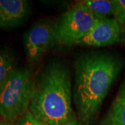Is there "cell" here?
<instances>
[{"label": "cell", "mask_w": 125, "mask_h": 125, "mask_svg": "<svg viewBox=\"0 0 125 125\" xmlns=\"http://www.w3.org/2000/svg\"><path fill=\"white\" fill-rule=\"evenodd\" d=\"M123 65L121 58L106 52H90L76 59L73 98L83 125H88L97 115Z\"/></svg>", "instance_id": "obj_1"}, {"label": "cell", "mask_w": 125, "mask_h": 125, "mask_svg": "<svg viewBox=\"0 0 125 125\" xmlns=\"http://www.w3.org/2000/svg\"><path fill=\"white\" fill-rule=\"evenodd\" d=\"M29 109L43 125H65L75 120L70 72L61 62H50L38 76Z\"/></svg>", "instance_id": "obj_2"}, {"label": "cell", "mask_w": 125, "mask_h": 125, "mask_svg": "<svg viewBox=\"0 0 125 125\" xmlns=\"http://www.w3.org/2000/svg\"><path fill=\"white\" fill-rule=\"evenodd\" d=\"M31 72L16 69L0 88V116L4 120L20 118L27 113L35 88Z\"/></svg>", "instance_id": "obj_3"}, {"label": "cell", "mask_w": 125, "mask_h": 125, "mask_svg": "<svg viewBox=\"0 0 125 125\" xmlns=\"http://www.w3.org/2000/svg\"><path fill=\"white\" fill-rule=\"evenodd\" d=\"M81 2L77 3L54 24L53 44L72 46L86 36L99 21Z\"/></svg>", "instance_id": "obj_4"}, {"label": "cell", "mask_w": 125, "mask_h": 125, "mask_svg": "<svg viewBox=\"0 0 125 125\" xmlns=\"http://www.w3.org/2000/svg\"><path fill=\"white\" fill-rule=\"evenodd\" d=\"M54 23L49 20L35 22L24 33L23 44L27 60L31 63L39 61L53 43Z\"/></svg>", "instance_id": "obj_5"}, {"label": "cell", "mask_w": 125, "mask_h": 125, "mask_svg": "<svg viewBox=\"0 0 125 125\" xmlns=\"http://www.w3.org/2000/svg\"><path fill=\"white\" fill-rule=\"evenodd\" d=\"M123 24L116 19L99 20L92 31L77 45L92 47H104L118 43L122 40Z\"/></svg>", "instance_id": "obj_6"}, {"label": "cell", "mask_w": 125, "mask_h": 125, "mask_svg": "<svg viewBox=\"0 0 125 125\" xmlns=\"http://www.w3.org/2000/svg\"><path fill=\"white\" fill-rule=\"evenodd\" d=\"M31 7L25 0H0V28L20 26L30 14Z\"/></svg>", "instance_id": "obj_7"}, {"label": "cell", "mask_w": 125, "mask_h": 125, "mask_svg": "<svg viewBox=\"0 0 125 125\" xmlns=\"http://www.w3.org/2000/svg\"><path fill=\"white\" fill-rule=\"evenodd\" d=\"M99 125H125V79L106 115Z\"/></svg>", "instance_id": "obj_8"}, {"label": "cell", "mask_w": 125, "mask_h": 125, "mask_svg": "<svg viewBox=\"0 0 125 125\" xmlns=\"http://www.w3.org/2000/svg\"><path fill=\"white\" fill-rule=\"evenodd\" d=\"M81 2L99 20L108 18L115 14L112 0H85Z\"/></svg>", "instance_id": "obj_9"}, {"label": "cell", "mask_w": 125, "mask_h": 125, "mask_svg": "<svg viewBox=\"0 0 125 125\" xmlns=\"http://www.w3.org/2000/svg\"><path fill=\"white\" fill-rule=\"evenodd\" d=\"M15 57L10 49H0V88L16 70Z\"/></svg>", "instance_id": "obj_10"}, {"label": "cell", "mask_w": 125, "mask_h": 125, "mask_svg": "<svg viewBox=\"0 0 125 125\" xmlns=\"http://www.w3.org/2000/svg\"><path fill=\"white\" fill-rule=\"evenodd\" d=\"M115 9V17L120 22L125 24V0H112Z\"/></svg>", "instance_id": "obj_11"}, {"label": "cell", "mask_w": 125, "mask_h": 125, "mask_svg": "<svg viewBox=\"0 0 125 125\" xmlns=\"http://www.w3.org/2000/svg\"><path fill=\"white\" fill-rule=\"evenodd\" d=\"M16 125H42L36 120L29 111H27L22 117H21Z\"/></svg>", "instance_id": "obj_12"}, {"label": "cell", "mask_w": 125, "mask_h": 125, "mask_svg": "<svg viewBox=\"0 0 125 125\" xmlns=\"http://www.w3.org/2000/svg\"><path fill=\"white\" fill-rule=\"evenodd\" d=\"M0 125H14V124L10 121H0Z\"/></svg>", "instance_id": "obj_13"}, {"label": "cell", "mask_w": 125, "mask_h": 125, "mask_svg": "<svg viewBox=\"0 0 125 125\" xmlns=\"http://www.w3.org/2000/svg\"><path fill=\"white\" fill-rule=\"evenodd\" d=\"M65 125H76V120H73L72 122H70V123H68V124Z\"/></svg>", "instance_id": "obj_14"}]
</instances>
